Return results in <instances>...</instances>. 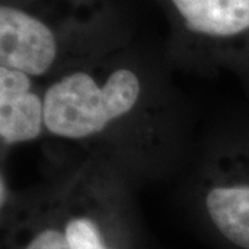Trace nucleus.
Segmentation results:
<instances>
[{
	"instance_id": "423d86ee",
	"label": "nucleus",
	"mask_w": 249,
	"mask_h": 249,
	"mask_svg": "<svg viewBox=\"0 0 249 249\" xmlns=\"http://www.w3.org/2000/svg\"><path fill=\"white\" fill-rule=\"evenodd\" d=\"M68 206L61 223L65 238L71 249H111L106 241V235L101 230L98 219L88 206L76 205Z\"/></svg>"
},
{
	"instance_id": "7ed1b4c3",
	"label": "nucleus",
	"mask_w": 249,
	"mask_h": 249,
	"mask_svg": "<svg viewBox=\"0 0 249 249\" xmlns=\"http://www.w3.org/2000/svg\"><path fill=\"white\" fill-rule=\"evenodd\" d=\"M57 58V40L40 19L19 9H0V67L43 76Z\"/></svg>"
},
{
	"instance_id": "f03ea898",
	"label": "nucleus",
	"mask_w": 249,
	"mask_h": 249,
	"mask_svg": "<svg viewBox=\"0 0 249 249\" xmlns=\"http://www.w3.org/2000/svg\"><path fill=\"white\" fill-rule=\"evenodd\" d=\"M206 214L232 245L249 249V147L217 160L204 190Z\"/></svg>"
},
{
	"instance_id": "20e7f679",
	"label": "nucleus",
	"mask_w": 249,
	"mask_h": 249,
	"mask_svg": "<svg viewBox=\"0 0 249 249\" xmlns=\"http://www.w3.org/2000/svg\"><path fill=\"white\" fill-rule=\"evenodd\" d=\"M46 132L43 91L24 72L0 67V137L3 145L34 142Z\"/></svg>"
},
{
	"instance_id": "f257e3e1",
	"label": "nucleus",
	"mask_w": 249,
	"mask_h": 249,
	"mask_svg": "<svg viewBox=\"0 0 249 249\" xmlns=\"http://www.w3.org/2000/svg\"><path fill=\"white\" fill-rule=\"evenodd\" d=\"M142 80L129 68L97 79L76 71L43 90L46 133L64 140H86L127 116L142 97Z\"/></svg>"
},
{
	"instance_id": "39448f33",
	"label": "nucleus",
	"mask_w": 249,
	"mask_h": 249,
	"mask_svg": "<svg viewBox=\"0 0 249 249\" xmlns=\"http://www.w3.org/2000/svg\"><path fill=\"white\" fill-rule=\"evenodd\" d=\"M188 29L230 37L249 29V0H172Z\"/></svg>"
},
{
	"instance_id": "0eeeda50",
	"label": "nucleus",
	"mask_w": 249,
	"mask_h": 249,
	"mask_svg": "<svg viewBox=\"0 0 249 249\" xmlns=\"http://www.w3.org/2000/svg\"><path fill=\"white\" fill-rule=\"evenodd\" d=\"M24 249H71L61 223H45L31 234Z\"/></svg>"
}]
</instances>
